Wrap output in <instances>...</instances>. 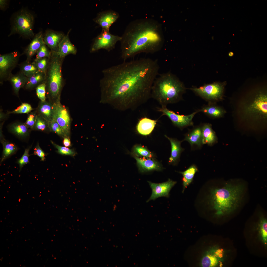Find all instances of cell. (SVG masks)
<instances>
[{"mask_svg":"<svg viewBox=\"0 0 267 267\" xmlns=\"http://www.w3.org/2000/svg\"><path fill=\"white\" fill-rule=\"evenodd\" d=\"M69 31L67 34L65 35L63 39L60 43L57 53L59 57L62 58L70 54H75L77 49L70 42L69 37Z\"/></svg>","mask_w":267,"mask_h":267,"instance_id":"cell-19","label":"cell"},{"mask_svg":"<svg viewBox=\"0 0 267 267\" xmlns=\"http://www.w3.org/2000/svg\"><path fill=\"white\" fill-rule=\"evenodd\" d=\"M47 58H48L47 57L43 58L35 62L39 72L45 74L48 65Z\"/></svg>","mask_w":267,"mask_h":267,"instance_id":"cell-39","label":"cell"},{"mask_svg":"<svg viewBox=\"0 0 267 267\" xmlns=\"http://www.w3.org/2000/svg\"><path fill=\"white\" fill-rule=\"evenodd\" d=\"M250 113L257 114L265 116L267 114V97L266 94H259L255 98L247 109Z\"/></svg>","mask_w":267,"mask_h":267,"instance_id":"cell-15","label":"cell"},{"mask_svg":"<svg viewBox=\"0 0 267 267\" xmlns=\"http://www.w3.org/2000/svg\"><path fill=\"white\" fill-rule=\"evenodd\" d=\"M198 171V169L196 165L192 164L184 171L179 172L183 176V192L185 188L192 182L195 174Z\"/></svg>","mask_w":267,"mask_h":267,"instance_id":"cell-27","label":"cell"},{"mask_svg":"<svg viewBox=\"0 0 267 267\" xmlns=\"http://www.w3.org/2000/svg\"><path fill=\"white\" fill-rule=\"evenodd\" d=\"M223 255V250L221 249L216 250L214 255H207L202 259V267H214L217 266L219 263L218 258L222 257Z\"/></svg>","mask_w":267,"mask_h":267,"instance_id":"cell-29","label":"cell"},{"mask_svg":"<svg viewBox=\"0 0 267 267\" xmlns=\"http://www.w3.org/2000/svg\"><path fill=\"white\" fill-rule=\"evenodd\" d=\"M205 114L212 117H218L222 116L224 112L220 108L214 106H208L203 107L199 110Z\"/></svg>","mask_w":267,"mask_h":267,"instance_id":"cell-31","label":"cell"},{"mask_svg":"<svg viewBox=\"0 0 267 267\" xmlns=\"http://www.w3.org/2000/svg\"><path fill=\"white\" fill-rule=\"evenodd\" d=\"M148 182L152 189V193L147 202L151 200H154L160 197H168L171 189L177 183L176 181L170 179L165 182L161 183H155L150 181Z\"/></svg>","mask_w":267,"mask_h":267,"instance_id":"cell-12","label":"cell"},{"mask_svg":"<svg viewBox=\"0 0 267 267\" xmlns=\"http://www.w3.org/2000/svg\"><path fill=\"white\" fill-rule=\"evenodd\" d=\"M201 128L203 144H206L210 146L213 145L216 142L217 138L211 125L209 123H206Z\"/></svg>","mask_w":267,"mask_h":267,"instance_id":"cell-22","label":"cell"},{"mask_svg":"<svg viewBox=\"0 0 267 267\" xmlns=\"http://www.w3.org/2000/svg\"><path fill=\"white\" fill-rule=\"evenodd\" d=\"M48 123L49 128L51 130L59 135L65 136L60 126L55 120L52 119Z\"/></svg>","mask_w":267,"mask_h":267,"instance_id":"cell-38","label":"cell"},{"mask_svg":"<svg viewBox=\"0 0 267 267\" xmlns=\"http://www.w3.org/2000/svg\"><path fill=\"white\" fill-rule=\"evenodd\" d=\"M157 110L167 116L175 126L180 128L193 125L192 119L199 111L189 115H179L167 109L166 106H162L157 108Z\"/></svg>","mask_w":267,"mask_h":267,"instance_id":"cell-11","label":"cell"},{"mask_svg":"<svg viewBox=\"0 0 267 267\" xmlns=\"http://www.w3.org/2000/svg\"><path fill=\"white\" fill-rule=\"evenodd\" d=\"M121 39V36L113 35L109 30L102 29L101 33L94 39L90 51L93 52L102 49L110 51L114 48L117 42Z\"/></svg>","mask_w":267,"mask_h":267,"instance_id":"cell-7","label":"cell"},{"mask_svg":"<svg viewBox=\"0 0 267 267\" xmlns=\"http://www.w3.org/2000/svg\"><path fill=\"white\" fill-rule=\"evenodd\" d=\"M28 128L24 123L16 122L10 125L9 127V131L19 138H25L29 135Z\"/></svg>","mask_w":267,"mask_h":267,"instance_id":"cell-25","label":"cell"},{"mask_svg":"<svg viewBox=\"0 0 267 267\" xmlns=\"http://www.w3.org/2000/svg\"><path fill=\"white\" fill-rule=\"evenodd\" d=\"M20 72L27 77L39 72L36 62L34 61L31 62L26 60L20 65Z\"/></svg>","mask_w":267,"mask_h":267,"instance_id":"cell-30","label":"cell"},{"mask_svg":"<svg viewBox=\"0 0 267 267\" xmlns=\"http://www.w3.org/2000/svg\"><path fill=\"white\" fill-rule=\"evenodd\" d=\"M157 120L143 118L139 121L136 126L137 130L140 134L144 135L150 134L154 129Z\"/></svg>","mask_w":267,"mask_h":267,"instance_id":"cell-21","label":"cell"},{"mask_svg":"<svg viewBox=\"0 0 267 267\" xmlns=\"http://www.w3.org/2000/svg\"><path fill=\"white\" fill-rule=\"evenodd\" d=\"M37 115L35 112H30L28 114L27 119L24 123L28 128L32 130L36 121Z\"/></svg>","mask_w":267,"mask_h":267,"instance_id":"cell-42","label":"cell"},{"mask_svg":"<svg viewBox=\"0 0 267 267\" xmlns=\"http://www.w3.org/2000/svg\"><path fill=\"white\" fill-rule=\"evenodd\" d=\"M31 148H29L25 149L24 153L22 157L19 159L17 161L20 168V170L21 171L23 166L29 162V152Z\"/></svg>","mask_w":267,"mask_h":267,"instance_id":"cell-40","label":"cell"},{"mask_svg":"<svg viewBox=\"0 0 267 267\" xmlns=\"http://www.w3.org/2000/svg\"><path fill=\"white\" fill-rule=\"evenodd\" d=\"M37 112L48 122L52 119V104L47 102H41L37 109Z\"/></svg>","mask_w":267,"mask_h":267,"instance_id":"cell-28","label":"cell"},{"mask_svg":"<svg viewBox=\"0 0 267 267\" xmlns=\"http://www.w3.org/2000/svg\"><path fill=\"white\" fill-rule=\"evenodd\" d=\"M52 144L58 150V152L62 155H68L74 156L75 155L74 152L72 150L66 147H63L58 145L51 141Z\"/></svg>","mask_w":267,"mask_h":267,"instance_id":"cell-41","label":"cell"},{"mask_svg":"<svg viewBox=\"0 0 267 267\" xmlns=\"http://www.w3.org/2000/svg\"><path fill=\"white\" fill-rule=\"evenodd\" d=\"M187 141L189 143L192 150L201 148L203 145L201 127H196L190 131L185 135L182 141Z\"/></svg>","mask_w":267,"mask_h":267,"instance_id":"cell-16","label":"cell"},{"mask_svg":"<svg viewBox=\"0 0 267 267\" xmlns=\"http://www.w3.org/2000/svg\"><path fill=\"white\" fill-rule=\"evenodd\" d=\"M260 231L263 242L264 244L267 243V222L266 219L262 218L260 221Z\"/></svg>","mask_w":267,"mask_h":267,"instance_id":"cell-37","label":"cell"},{"mask_svg":"<svg viewBox=\"0 0 267 267\" xmlns=\"http://www.w3.org/2000/svg\"><path fill=\"white\" fill-rule=\"evenodd\" d=\"M7 0H0V8L1 10H3L5 9L7 4Z\"/></svg>","mask_w":267,"mask_h":267,"instance_id":"cell-44","label":"cell"},{"mask_svg":"<svg viewBox=\"0 0 267 267\" xmlns=\"http://www.w3.org/2000/svg\"><path fill=\"white\" fill-rule=\"evenodd\" d=\"M44 44V35L42 32H40L35 35L25 50L24 53L27 57L26 60L30 61L41 46Z\"/></svg>","mask_w":267,"mask_h":267,"instance_id":"cell-17","label":"cell"},{"mask_svg":"<svg viewBox=\"0 0 267 267\" xmlns=\"http://www.w3.org/2000/svg\"><path fill=\"white\" fill-rule=\"evenodd\" d=\"M223 89V85L218 82L205 85L199 88L190 89L199 95L207 100H218L221 99Z\"/></svg>","mask_w":267,"mask_h":267,"instance_id":"cell-10","label":"cell"},{"mask_svg":"<svg viewBox=\"0 0 267 267\" xmlns=\"http://www.w3.org/2000/svg\"><path fill=\"white\" fill-rule=\"evenodd\" d=\"M2 135H0L1 143L3 147L0 163L10 156L15 154L18 150V148L14 144L6 140Z\"/></svg>","mask_w":267,"mask_h":267,"instance_id":"cell-24","label":"cell"},{"mask_svg":"<svg viewBox=\"0 0 267 267\" xmlns=\"http://www.w3.org/2000/svg\"><path fill=\"white\" fill-rule=\"evenodd\" d=\"M119 17V14L117 12L108 10L99 12L93 20L102 28V29L109 30L111 26Z\"/></svg>","mask_w":267,"mask_h":267,"instance_id":"cell-13","label":"cell"},{"mask_svg":"<svg viewBox=\"0 0 267 267\" xmlns=\"http://www.w3.org/2000/svg\"><path fill=\"white\" fill-rule=\"evenodd\" d=\"M34 18L33 14L25 9L16 13L11 21V32L9 36L17 34L24 38H33V31Z\"/></svg>","mask_w":267,"mask_h":267,"instance_id":"cell-6","label":"cell"},{"mask_svg":"<svg viewBox=\"0 0 267 267\" xmlns=\"http://www.w3.org/2000/svg\"><path fill=\"white\" fill-rule=\"evenodd\" d=\"M243 190L242 185L230 183L212 190L211 202L217 214H228L236 209L240 203Z\"/></svg>","mask_w":267,"mask_h":267,"instance_id":"cell-4","label":"cell"},{"mask_svg":"<svg viewBox=\"0 0 267 267\" xmlns=\"http://www.w3.org/2000/svg\"><path fill=\"white\" fill-rule=\"evenodd\" d=\"M52 119L56 121L61 128L65 136L69 134L70 119L67 111L61 104L60 95L52 104Z\"/></svg>","mask_w":267,"mask_h":267,"instance_id":"cell-9","label":"cell"},{"mask_svg":"<svg viewBox=\"0 0 267 267\" xmlns=\"http://www.w3.org/2000/svg\"><path fill=\"white\" fill-rule=\"evenodd\" d=\"M234 55L233 53L232 52H230L228 54L229 56H230L231 57L233 56Z\"/></svg>","mask_w":267,"mask_h":267,"instance_id":"cell-46","label":"cell"},{"mask_svg":"<svg viewBox=\"0 0 267 267\" xmlns=\"http://www.w3.org/2000/svg\"><path fill=\"white\" fill-rule=\"evenodd\" d=\"M45 74L39 72L27 77L24 87L27 89H31L36 88L40 84L45 82Z\"/></svg>","mask_w":267,"mask_h":267,"instance_id":"cell-26","label":"cell"},{"mask_svg":"<svg viewBox=\"0 0 267 267\" xmlns=\"http://www.w3.org/2000/svg\"><path fill=\"white\" fill-rule=\"evenodd\" d=\"M138 168L141 172L154 170L160 171L162 168L159 163L152 158L135 157Z\"/></svg>","mask_w":267,"mask_h":267,"instance_id":"cell-18","label":"cell"},{"mask_svg":"<svg viewBox=\"0 0 267 267\" xmlns=\"http://www.w3.org/2000/svg\"><path fill=\"white\" fill-rule=\"evenodd\" d=\"M20 54L17 51L0 55V83L8 80L12 71L17 66Z\"/></svg>","mask_w":267,"mask_h":267,"instance_id":"cell-8","label":"cell"},{"mask_svg":"<svg viewBox=\"0 0 267 267\" xmlns=\"http://www.w3.org/2000/svg\"><path fill=\"white\" fill-rule=\"evenodd\" d=\"M34 154L39 157L41 158V161H44L45 160V154L40 147L38 142L34 148Z\"/></svg>","mask_w":267,"mask_h":267,"instance_id":"cell-43","label":"cell"},{"mask_svg":"<svg viewBox=\"0 0 267 267\" xmlns=\"http://www.w3.org/2000/svg\"><path fill=\"white\" fill-rule=\"evenodd\" d=\"M63 143L65 147H69L70 146L71 142L69 139L67 137H65L63 141Z\"/></svg>","mask_w":267,"mask_h":267,"instance_id":"cell-45","label":"cell"},{"mask_svg":"<svg viewBox=\"0 0 267 267\" xmlns=\"http://www.w3.org/2000/svg\"><path fill=\"white\" fill-rule=\"evenodd\" d=\"M159 69L156 60L143 58L103 69L100 82L102 100L120 102L126 109L144 104L151 97Z\"/></svg>","mask_w":267,"mask_h":267,"instance_id":"cell-1","label":"cell"},{"mask_svg":"<svg viewBox=\"0 0 267 267\" xmlns=\"http://www.w3.org/2000/svg\"><path fill=\"white\" fill-rule=\"evenodd\" d=\"M165 136L170 141L171 145V155L169 162L170 163L175 165L178 162L181 153L184 150V149L181 146V143L182 141H179L166 135Z\"/></svg>","mask_w":267,"mask_h":267,"instance_id":"cell-20","label":"cell"},{"mask_svg":"<svg viewBox=\"0 0 267 267\" xmlns=\"http://www.w3.org/2000/svg\"><path fill=\"white\" fill-rule=\"evenodd\" d=\"M185 88L182 83L170 72L158 74L152 88L151 97L162 106L177 103L181 99Z\"/></svg>","mask_w":267,"mask_h":267,"instance_id":"cell-3","label":"cell"},{"mask_svg":"<svg viewBox=\"0 0 267 267\" xmlns=\"http://www.w3.org/2000/svg\"><path fill=\"white\" fill-rule=\"evenodd\" d=\"M34 109L31 105L27 103H22L17 108L11 111H8V114L27 113H30Z\"/></svg>","mask_w":267,"mask_h":267,"instance_id":"cell-34","label":"cell"},{"mask_svg":"<svg viewBox=\"0 0 267 267\" xmlns=\"http://www.w3.org/2000/svg\"><path fill=\"white\" fill-rule=\"evenodd\" d=\"M60 58L56 52L51 51L45 73V82L48 94L52 98H57L59 95L62 83L61 68Z\"/></svg>","mask_w":267,"mask_h":267,"instance_id":"cell-5","label":"cell"},{"mask_svg":"<svg viewBox=\"0 0 267 267\" xmlns=\"http://www.w3.org/2000/svg\"><path fill=\"white\" fill-rule=\"evenodd\" d=\"M46 85L45 82L41 84L36 88L37 95L41 101H46Z\"/></svg>","mask_w":267,"mask_h":267,"instance_id":"cell-36","label":"cell"},{"mask_svg":"<svg viewBox=\"0 0 267 267\" xmlns=\"http://www.w3.org/2000/svg\"><path fill=\"white\" fill-rule=\"evenodd\" d=\"M27 79V77L20 72L17 74H12L9 78V80L11 83L14 93L18 95L20 89L24 87Z\"/></svg>","mask_w":267,"mask_h":267,"instance_id":"cell-23","label":"cell"},{"mask_svg":"<svg viewBox=\"0 0 267 267\" xmlns=\"http://www.w3.org/2000/svg\"><path fill=\"white\" fill-rule=\"evenodd\" d=\"M121 37V57L124 61L142 53L158 52L162 48L164 41L161 24L150 18L131 21Z\"/></svg>","mask_w":267,"mask_h":267,"instance_id":"cell-2","label":"cell"},{"mask_svg":"<svg viewBox=\"0 0 267 267\" xmlns=\"http://www.w3.org/2000/svg\"><path fill=\"white\" fill-rule=\"evenodd\" d=\"M49 127L48 122L39 114H37L36 121L32 130L43 131Z\"/></svg>","mask_w":267,"mask_h":267,"instance_id":"cell-32","label":"cell"},{"mask_svg":"<svg viewBox=\"0 0 267 267\" xmlns=\"http://www.w3.org/2000/svg\"><path fill=\"white\" fill-rule=\"evenodd\" d=\"M134 153L137 156L148 158H152L153 157L152 153L143 146L137 145L134 148Z\"/></svg>","mask_w":267,"mask_h":267,"instance_id":"cell-33","label":"cell"},{"mask_svg":"<svg viewBox=\"0 0 267 267\" xmlns=\"http://www.w3.org/2000/svg\"><path fill=\"white\" fill-rule=\"evenodd\" d=\"M65 35L61 32L47 30L44 35L45 44L51 49V51L57 52L59 45Z\"/></svg>","mask_w":267,"mask_h":267,"instance_id":"cell-14","label":"cell"},{"mask_svg":"<svg viewBox=\"0 0 267 267\" xmlns=\"http://www.w3.org/2000/svg\"><path fill=\"white\" fill-rule=\"evenodd\" d=\"M36 57L34 60L36 62L42 58L47 57L49 59L51 54V51L50 52L48 50L45 44L42 45L36 53Z\"/></svg>","mask_w":267,"mask_h":267,"instance_id":"cell-35","label":"cell"}]
</instances>
